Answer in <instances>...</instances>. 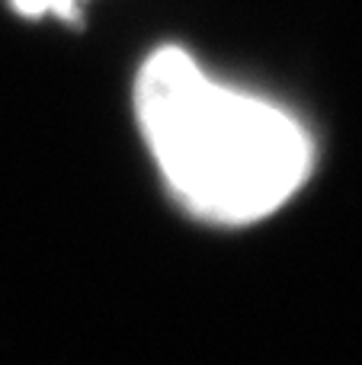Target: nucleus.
<instances>
[{"mask_svg":"<svg viewBox=\"0 0 362 365\" xmlns=\"http://www.w3.org/2000/svg\"><path fill=\"white\" fill-rule=\"evenodd\" d=\"M13 10L23 13V16H77V6L81 0H10Z\"/></svg>","mask_w":362,"mask_h":365,"instance_id":"nucleus-2","label":"nucleus"},{"mask_svg":"<svg viewBox=\"0 0 362 365\" xmlns=\"http://www.w3.org/2000/svg\"><path fill=\"white\" fill-rule=\"evenodd\" d=\"M138 119L164 180L209 221L267 218L311 173V138L286 109L212 81L180 48L145 61Z\"/></svg>","mask_w":362,"mask_h":365,"instance_id":"nucleus-1","label":"nucleus"}]
</instances>
